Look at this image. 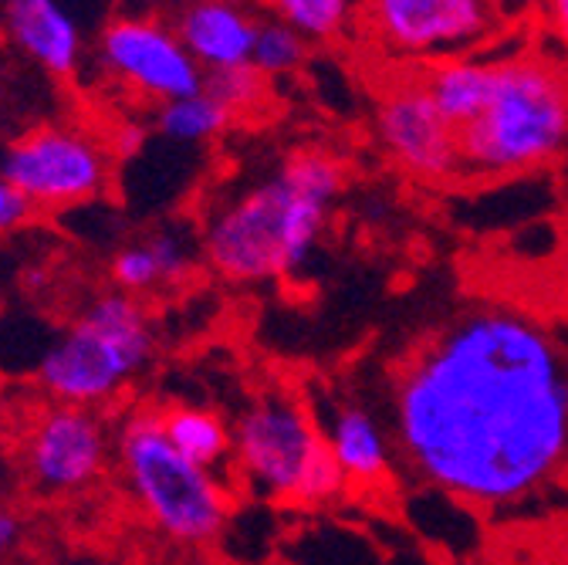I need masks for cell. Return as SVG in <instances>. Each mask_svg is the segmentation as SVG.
<instances>
[{
    "instance_id": "obj_27",
    "label": "cell",
    "mask_w": 568,
    "mask_h": 565,
    "mask_svg": "<svg viewBox=\"0 0 568 565\" xmlns=\"http://www.w3.org/2000/svg\"><path fill=\"white\" fill-rule=\"evenodd\" d=\"M4 82H8L4 79V64H0V95H4Z\"/></svg>"
},
{
    "instance_id": "obj_23",
    "label": "cell",
    "mask_w": 568,
    "mask_h": 565,
    "mask_svg": "<svg viewBox=\"0 0 568 565\" xmlns=\"http://www.w3.org/2000/svg\"><path fill=\"white\" fill-rule=\"evenodd\" d=\"M21 538H24V522H21V515L11 512V508H0V558L11 555V552L21 545Z\"/></svg>"
},
{
    "instance_id": "obj_18",
    "label": "cell",
    "mask_w": 568,
    "mask_h": 565,
    "mask_svg": "<svg viewBox=\"0 0 568 565\" xmlns=\"http://www.w3.org/2000/svg\"><path fill=\"white\" fill-rule=\"evenodd\" d=\"M231 125H234V115L206 89L156 109V132L170 139V143H183V147L210 143V139L224 135Z\"/></svg>"
},
{
    "instance_id": "obj_6",
    "label": "cell",
    "mask_w": 568,
    "mask_h": 565,
    "mask_svg": "<svg viewBox=\"0 0 568 565\" xmlns=\"http://www.w3.org/2000/svg\"><path fill=\"white\" fill-rule=\"evenodd\" d=\"M231 461L267 502L322 508L348 487L308 406L288 393H264L234 423Z\"/></svg>"
},
{
    "instance_id": "obj_8",
    "label": "cell",
    "mask_w": 568,
    "mask_h": 565,
    "mask_svg": "<svg viewBox=\"0 0 568 565\" xmlns=\"http://www.w3.org/2000/svg\"><path fill=\"white\" fill-rule=\"evenodd\" d=\"M95 64L129 95L166 105L203 92L206 75L163 14H115L95 38Z\"/></svg>"
},
{
    "instance_id": "obj_13",
    "label": "cell",
    "mask_w": 568,
    "mask_h": 565,
    "mask_svg": "<svg viewBox=\"0 0 568 565\" xmlns=\"http://www.w3.org/2000/svg\"><path fill=\"white\" fill-rule=\"evenodd\" d=\"M11 44L54 79H75L89 58L82 18L64 0H4Z\"/></svg>"
},
{
    "instance_id": "obj_14",
    "label": "cell",
    "mask_w": 568,
    "mask_h": 565,
    "mask_svg": "<svg viewBox=\"0 0 568 565\" xmlns=\"http://www.w3.org/2000/svg\"><path fill=\"white\" fill-rule=\"evenodd\" d=\"M325 441L348 487H379L389 481L396 451L386 423L373 410L359 403L335 406L325 427Z\"/></svg>"
},
{
    "instance_id": "obj_17",
    "label": "cell",
    "mask_w": 568,
    "mask_h": 565,
    "mask_svg": "<svg viewBox=\"0 0 568 565\" xmlns=\"http://www.w3.org/2000/svg\"><path fill=\"white\" fill-rule=\"evenodd\" d=\"M160 423L166 441L190 457L193 464L217 471L231 461L234 451V427L206 406H193V403H170L160 406Z\"/></svg>"
},
{
    "instance_id": "obj_20",
    "label": "cell",
    "mask_w": 568,
    "mask_h": 565,
    "mask_svg": "<svg viewBox=\"0 0 568 565\" xmlns=\"http://www.w3.org/2000/svg\"><path fill=\"white\" fill-rule=\"evenodd\" d=\"M308 38H302L295 28H288L277 18H261V28H257V41H254V54H251V64L257 72L271 82L277 75H292L305 64L308 58Z\"/></svg>"
},
{
    "instance_id": "obj_9",
    "label": "cell",
    "mask_w": 568,
    "mask_h": 565,
    "mask_svg": "<svg viewBox=\"0 0 568 565\" xmlns=\"http://www.w3.org/2000/svg\"><path fill=\"white\" fill-rule=\"evenodd\" d=\"M115 434L99 410L48 403L24 427L21 464L44 498H71L95 487L112 461Z\"/></svg>"
},
{
    "instance_id": "obj_22",
    "label": "cell",
    "mask_w": 568,
    "mask_h": 565,
    "mask_svg": "<svg viewBox=\"0 0 568 565\" xmlns=\"http://www.w3.org/2000/svg\"><path fill=\"white\" fill-rule=\"evenodd\" d=\"M31 214H34L31 203H28L4 176H0V238L11 234V231H18Z\"/></svg>"
},
{
    "instance_id": "obj_11",
    "label": "cell",
    "mask_w": 568,
    "mask_h": 565,
    "mask_svg": "<svg viewBox=\"0 0 568 565\" xmlns=\"http://www.w3.org/2000/svg\"><path fill=\"white\" fill-rule=\"evenodd\" d=\"M376 135L386 157L423 183L464 176L457 129L437 112L419 75L386 85L376 105Z\"/></svg>"
},
{
    "instance_id": "obj_10",
    "label": "cell",
    "mask_w": 568,
    "mask_h": 565,
    "mask_svg": "<svg viewBox=\"0 0 568 565\" xmlns=\"http://www.w3.org/2000/svg\"><path fill=\"white\" fill-rule=\"evenodd\" d=\"M363 14L376 44L426 64L460 58L494 28L487 0H366Z\"/></svg>"
},
{
    "instance_id": "obj_25",
    "label": "cell",
    "mask_w": 568,
    "mask_h": 565,
    "mask_svg": "<svg viewBox=\"0 0 568 565\" xmlns=\"http://www.w3.org/2000/svg\"><path fill=\"white\" fill-rule=\"evenodd\" d=\"M125 11L129 14H163V8H170V4H186V0H125Z\"/></svg>"
},
{
    "instance_id": "obj_16",
    "label": "cell",
    "mask_w": 568,
    "mask_h": 565,
    "mask_svg": "<svg viewBox=\"0 0 568 565\" xmlns=\"http://www.w3.org/2000/svg\"><path fill=\"white\" fill-rule=\"evenodd\" d=\"M419 82L437 105V112L460 132L467 129L487 105L494 89V61L480 58H447L434 61L419 72Z\"/></svg>"
},
{
    "instance_id": "obj_3",
    "label": "cell",
    "mask_w": 568,
    "mask_h": 565,
    "mask_svg": "<svg viewBox=\"0 0 568 565\" xmlns=\"http://www.w3.org/2000/svg\"><path fill=\"white\" fill-rule=\"evenodd\" d=\"M464 176H518L568 147V75L541 54L494 61L484 112L457 132Z\"/></svg>"
},
{
    "instance_id": "obj_15",
    "label": "cell",
    "mask_w": 568,
    "mask_h": 565,
    "mask_svg": "<svg viewBox=\"0 0 568 565\" xmlns=\"http://www.w3.org/2000/svg\"><path fill=\"white\" fill-rule=\"evenodd\" d=\"M190 271H193V254L186 248V238L170 228H160L146 238L119 248L109 261L115 292H125L132 299L183 285Z\"/></svg>"
},
{
    "instance_id": "obj_7",
    "label": "cell",
    "mask_w": 568,
    "mask_h": 565,
    "mask_svg": "<svg viewBox=\"0 0 568 565\" xmlns=\"http://www.w3.org/2000/svg\"><path fill=\"white\" fill-rule=\"evenodd\" d=\"M115 153L109 135L79 122H38L18 132L0 153L4 176L41 214L92 203L112 186Z\"/></svg>"
},
{
    "instance_id": "obj_21",
    "label": "cell",
    "mask_w": 568,
    "mask_h": 565,
    "mask_svg": "<svg viewBox=\"0 0 568 565\" xmlns=\"http://www.w3.org/2000/svg\"><path fill=\"white\" fill-rule=\"evenodd\" d=\"M213 99H217L234 119L241 112H251V109H261V102L267 99V79L257 72L254 64H244V68H231V72H217V75H206V85H203Z\"/></svg>"
},
{
    "instance_id": "obj_5",
    "label": "cell",
    "mask_w": 568,
    "mask_h": 565,
    "mask_svg": "<svg viewBox=\"0 0 568 565\" xmlns=\"http://www.w3.org/2000/svg\"><path fill=\"white\" fill-rule=\"evenodd\" d=\"M156 356L153 315L142 299L109 292L71 319L34 366V383L51 403L102 410Z\"/></svg>"
},
{
    "instance_id": "obj_12",
    "label": "cell",
    "mask_w": 568,
    "mask_h": 565,
    "mask_svg": "<svg viewBox=\"0 0 568 565\" xmlns=\"http://www.w3.org/2000/svg\"><path fill=\"white\" fill-rule=\"evenodd\" d=\"M170 21L203 75L251 64L261 18L244 0H186Z\"/></svg>"
},
{
    "instance_id": "obj_19",
    "label": "cell",
    "mask_w": 568,
    "mask_h": 565,
    "mask_svg": "<svg viewBox=\"0 0 568 565\" xmlns=\"http://www.w3.org/2000/svg\"><path fill=\"white\" fill-rule=\"evenodd\" d=\"M271 18L295 28L308 41H335L345 34L355 0H261Z\"/></svg>"
},
{
    "instance_id": "obj_26",
    "label": "cell",
    "mask_w": 568,
    "mask_h": 565,
    "mask_svg": "<svg viewBox=\"0 0 568 565\" xmlns=\"http://www.w3.org/2000/svg\"><path fill=\"white\" fill-rule=\"evenodd\" d=\"M54 565H105V562L89 558V555H68V558H61V562H54Z\"/></svg>"
},
{
    "instance_id": "obj_1",
    "label": "cell",
    "mask_w": 568,
    "mask_h": 565,
    "mask_svg": "<svg viewBox=\"0 0 568 565\" xmlns=\"http://www.w3.org/2000/svg\"><path fill=\"white\" fill-rule=\"evenodd\" d=\"M383 400L399 464L467 508H518L568 474V345L521 305L470 299L423 325Z\"/></svg>"
},
{
    "instance_id": "obj_4",
    "label": "cell",
    "mask_w": 568,
    "mask_h": 565,
    "mask_svg": "<svg viewBox=\"0 0 568 565\" xmlns=\"http://www.w3.org/2000/svg\"><path fill=\"white\" fill-rule=\"evenodd\" d=\"M115 464L135 512L163 538L206 545L234 512V494L217 471L183 457L163 434L160 406H129L115 427Z\"/></svg>"
},
{
    "instance_id": "obj_24",
    "label": "cell",
    "mask_w": 568,
    "mask_h": 565,
    "mask_svg": "<svg viewBox=\"0 0 568 565\" xmlns=\"http://www.w3.org/2000/svg\"><path fill=\"white\" fill-rule=\"evenodd\" d=\"M545 14H548L555 34L561 38V44L568 48V0H545Z\"/></svg>"
},
{
    "instance_id": "obj_2",
    "label": "cell",
    "mask_w": 568,
    "mask_h": 565,
    "mask_svg": "<svg viewBox=\"0 0 568 565\" xmlns=\"http://www.w3.org/2000/svg\"><path fill=\"white\" fill-rule=\"evenodd\" d=\"M345 190V167L325 150H298L267 180L213 210L203 228V261L234 285L298 274Z\"/></svg>"
}]
</instances>
